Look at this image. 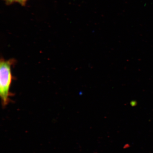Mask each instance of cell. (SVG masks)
<instances>
[{
	"mask_svg": "<svg viewBox=\"0 0 153 153\" xmlns=\"http://www.w3.org/2000/svg\"><path fill=\"white\" fill-rule=\"evenodd\" d=\"M16 63L14 59L8 60L1 57L0 62V97L2 106L5 108L10 102L12 94L10 91L13 76L11 66Z\"/></svg>",
	"mask_w": 153,
	"mask_h": 153,
	"instance_id": "1",
	"label": "cell"
},
{
	"mask_svg": "<svg viewBox=\"0 0 153 153\" xmlns=\"http://www.w3.org/2000/svg\"><path fill=\"white\" fill-rule=\"evenodd\" d=\"M7 1L13 2H17L20 3H24L27 0H7Z\"/></svg>",
	"mask_w": 153,
	"mask_h": 153,
	"instance_id": "2",
	"label": "cell"
}]
</instances>
